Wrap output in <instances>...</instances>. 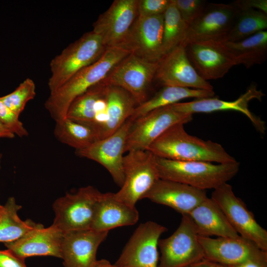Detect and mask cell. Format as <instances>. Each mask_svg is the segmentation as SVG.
<instances>
[{
  "instance_id": "obj_27",
  "label": "cell",
  "mask_w": 267,
  "mask_h": 267,
  "mask_svg": "<svg viewBox=\"0 0 267 267\" xmlns=\"http://www.w3.org/2000/svg\"><path fill=\"white\" fill-rule=\"evenodd\" d=\"M223 42L234 58L237 65L242 64L249 68L263 64L267 59V30L238 42Z\"/></svg>"
},
{
  "instance_id": "obj_6",
  "label": "cell",
  "mask_w": 267,
  "mask_h": 267,
  "mask_svg": "<svg viewBox=\"0 0 267 267\" xmlns=\"http://www.w3.org/2000/svg\"><path fill=\"white\" fill-rule=\"evenodd\" d=\"M101 193L89 185L58 198L53 204L55 218L52 224L63 232L91 229Z\"/></svg>"
},
{
  "instance_id": "obj_18",
  "label": "cell",
  "mask_w": 267,
  "mask_h": 267,
  "mask_svg": "<svg viewBox=\"0 0 267 267\" xmlns=\"http://www.w3.org/2000/svg\"><path fill=\"white\" fill-rule=\"evenodd\" d=\"M265 94L253 84L245 93L233 101H225L211 97L195 99L191 101L178 102L170 105L174 110L186 114L209 113L216 111L233 110L244 114L261 134L266 131V124L249 109V103L253 99L261 101Z\"/></svg>"
},
{
  "instance_id": "obj_41",
  "label": "cell",
  "mask_w": 267,
  "mask_h": 267,
  "mask_svg": "<svg viewBox=\"0 0 267 267\" xmlns=\"http://www.w3.org/2000/svg\"><path fill=\"white\" fill-rule=\"evenodd\" d=\"M94 267H119L106 259L97 260Z\"/></svg>"
},
{
  "instance_id": "obj_26",
  "label": "cell",
  "mask_w": 267,
  "mask_h": 267,
  "mask_svg": "<svg viewBox=\"0 0 267 267\" xmlns=\"http://www.w3.org/2000/svg\"><path fill=\"white\" fill-rule=\"evenodd\" d=\"M214 95L213 90L164 86L153 97L137 105L130 119L134 121L155 109L179 102L185 98H207Z\"/></svg>"
},
{
  "instance_id": "obj_7",
  "label": "cell",
  "mask_w": 267,
  "mask_h": 267,
  "mask_svg": "<svg viewBox=\"0 0 267 267\" xmlns=\"http://www.w3.org/2000/svg\"><path fill=\"white\" fill-rule=\"evenodd\" d=\"M198 235L189 216L182 215L176 230L158 241L161 256L158 267H185L204 258Z\"/></svg>"
},
{
  "instance_id": "obj_15",
  "label": "cell",
  "mask_w": 267,
  "mask_h": 267,
  "mask_svg": "<svg viewBox=\"0 0 267 267\" xmlns=\"http://www.w3.org/2000/svg\"><path fill=\"white\" fill-rule=\"evenodd\" d=\"M163 14L138 15L121 46L147 61L157 62L163 57Z\"/></svg>"
},
{
  "instance_id": "obj_23",
  "label": "cell",
  "mask_w": 267,
  "mask_h": 267,
  "mask_svg": "<svg viewBox=\"0 0 267 267\" xmlns=\"http://www.w3.org/2000/svg\"><path fill=\"white\" fill-rule=\"evenodd\" d=\"M139 219L135 208L117 199L115 193H102L98 201L91 229L109 231L119 226L132 225Z\"/></svg>"
},
{
  "instance_id": "obj_11",
  "label": "cell",
  "mask_w": 267,
  "mask_h": 267,
  "mask_svg": "<svg viewBox=\"0 0 267 267\" xmlns=\"http://www.w3.org/2000/svg\"><path fill=\"white\" fill-rule=\"evenodd\" d=\"M158 63L131 53L112 70L103 82L125 90L138 105L147 100V91L155 78Z\"/></svg>"
},
{
  "instance_id": "obj_8",
  "label": "cell",
  "mask_w": 267,
  "mask_h": 267,
  "mask_svg": "<svg viewBox=\"0 0 267 267\" xmlns=\"http://www.w3.org/2000/svg\"><path fill=\"white\" fill-rule=\"evenodd\" d=\"M211 198L240 236L267 252V231L257 222L242 200L235 195L230 184L225 183L214 189Z\"/></svg>"
},
{
  "instance_id": "obj_19",
  "label": "cell",
  "mask_w": 267,
  "mask_h": 267,
  "mask_svg": "<svg viewBox=\"0 0 267 267\" xmlns=\"http://www.w3.org/2000/svg\"><path fill=\"white\" fill-rule=\"evenodd\" d=\"M138 0H115L93 24L106 48L120 45L136 18Z\"/></svg>"
},
{
  "instance_id": "obj_36",
  "label": "cell",
  "mask_w": 267,
  "mask_h": 267,
  "mask_svg": "<svg viewBox=\"0 0 267 267\" xmlns=\"http://www.w3.org/2000/svg\"><path fill=\"white\" fill-rule=\"evenodd\" d=\"M171 0H138V15L150 16L163 14Z\"/></svg>"
},
{
  "instance_id": "obj_20",
  "label": "cell",
  "mask_w": 267,
  "mask_h": 267,
  "mask_svg": "<svg viewBox=\"0 0 267 267\" xmlns=\"http://www.w3.org/2000/svg\"><path fill=\"white\" fill-rule=\"evenodd\" d=\"M109 231L91 229L63 232L61 253L65 267H94L100 244Z\"/></svg>"
},
{
  "instance_id": "obj_32",
  "label": "cell",
  "mask_w": 267,
  "mask_h": 267,
  "mask_svg": "<svg viewBox=\"0 0 267 267\" xmlns=\"http://www.w3.org/2000/svg\"><path fill=\"white\" fill-rule=\"evenodd\" d=\"M163 56L182 44L187 28L173 0L163 14Z\"/></svg>"
},
{
  "instance_id": "obj_5",
  "label": "cell",
  "mask_w": 267,
  "mask_h": 267,
  "mask_svg": "<svg viewBox=\"0 0 267 267\" xmlns=\"http://www.w3.org/2000/svg\"><path fill=\"white\" fill-rule=\"evenodd\" d=\"M124 180L115 193L119 201L134 207L160 178L156 156L148 150H132L124 156Z\"/></svg>"
},
{
  "instance_id": "obj_21",
  "label": "cell",
  "mask_w": 267,
  "mask_h": 267,
  "mask_svg": "<svg viewBox=\"0 0 267 267\" xmlns=\"http://www.w3.org/2000/svg\"><path fill=\"white\" fill-rule=\"evenodd\" d=\"M207 197L205 190L159 178L142 199L170 207L182 215H188Z\"/></svg>"
},
{
  "instance_id": "obj_28",
  "label": "cell",
  "mask_w": 267,
  "mask_h": 267,
  "mask_svg": "<svg viewBox=\"0 0 267 267\" xmlns=\"http://www.w3.org/2000/svg\"><path fill=\"white\" fill-rule=\"evenodd\" d=\"M21 207L13 197L8 198L3 206L0 212V242L15 241L41 224L30 220H21L18 215Z\"/></svg>"
},
{
  "instance_id": "obj_35",
  "label": "cell",
  "mask_w": 267,
  "mask_h": 267,
  "mask_svg": "<svg viewBox=\"0 0 267 267\" xmlns=\"http://www.w3.org/2000/svg\"><path fill=\"white\" fill-rule=\"evenodd\" d=\"M0 120L15 134L22 137L28 135V132L19 120V116L13 113L0 100Z\"/></svg>"
},
{
  "instance_id": "obj_22",
  "label": "cell",
  "mask_w": 267,
  "mask_h": 267,
  "mask_svg": "<svg viewBox=\"0 0 267 267\" xmlns=\"http://www.w3.org/2000/svg\"><path fill=\"white\" fill-rule=\"evenodd\" d=\"M63 232L52 224H42L29 231L20 238L4 243L7 249L18 257L49 256L61 258V247Z\"/></svg>"
},
{
  "instance_id": "obj_29",
  "label": "cell",
  "mask_w": 267,
  "mask_h": 267,
  "mask_svg": "<svg viewBox=\"0 0 267 267\" xmlns=\"http://www.w3.org/2000/svg\"><path fill=\"white\" fill-rule=\"evenodd\" d=\"M54 134L59 141L76 151L86 148L99 139L92 128L68 118L56 122Z\"/></svg>"
},
{
  "instance_id": "obj_17",
  "label": "cell",
  "mask_w": 267,
  "mask_h": 267,
  "mask_svg": "<svg viewBox=\"0 0 267 267\" xmlns=\"http://www.w3.org/2000/svg\"><path fill=\"white\" fill-rule=\"evenodd\" d=\"M155 78L164 86L213 90L211 84L196 72L187 55L185 46L179 45L158 61Z\"/></svg>"
},
{
  "instance_id": "obj_1",
  "label": "cell",
  "mask_w": 267,
  "mask_h": 267,
  "mask_svg": "<svg viewBox=\"0 0 267 267\" xmlns=\"http://www.w3.org/2000/svg\"><path fill=\"white\" fill-rule=\"evenodd\" d=\"M131 53L121 45L106 48L97 60L79 71L50 93L44 107L51 118L55 122L66 118L72 101L92 86L103 81L112 70Z\"/></svg>"
},
{
  "instance_id": "obj_40",
  "label": "cell",
  "mask_w": 267,
  "mask_h": 267,
  "mask_svg": "<svg viewBox=\"0 0 267 267\" xmlns=\"http://www.w3.org/2000/svg\"><path fill=\"white\" fill-rule=\"evenodd\" d=\"M15 134L0 120V138H12Z\"/></svg>"
},
{
  "instance_id": "obj_3",
  "label": "cell",
  "mask_w": 267,
  "mask_h": 267,
  "mask_svg": "<svg viewBox=\"0 0 267 267\" xmlns=\"http://www.w3.org/2000/svg\"><path fill=\"white\" fill-rule=\"evenodd\" d=\"M159 178L205 190L227 183L238 172L240 163L214 164L204 161H181L156 157Z\"/></svg>"
},
{
  "instance_id": "obj_4",
  "label": "cell",
  "mask_w": 267,
  "mask_h": 267,
  "mask_svg": "<svg viewBox=\"0 0 267 267\" xmlns=\"http://www.w3.org/2000/svg\"><path fill=\"white\" fill-rule=\"evenodd\" d=\"M106 47L100 37L92 31L84 34L50 61L48 81L50 93L56 91L72 77L97 60Z\"/></svg>"
},
{
  "instance_id": "obj_25",
  "label": "cell",
  "mask_w": 267,
  "mask_h": 267,
  "mask_svg": "<svg viewBox=\"0 0 267 267\" xmlns=\"http://www.w3.org/2000/svg\"><path fill=\"white\" fill-rule=\"evenodd\" d=\"M106 120L101 127L99 139L116 131L131 116L137 104L133 97L123 89L107 85L106 94Z\"/></svg>"
},
{
  "instance_id": "obj_43",
  "label": "cell",
  "mask_w": 267,
  "mask_h": 267,
  "mask_svg": "<svg viewBox=\"0 0 267 267\" xmlns=\"http://www.w3.org/2000/svg\"><path fill=\"white\" fill-rule=\"evenodd\" d=\"M3 206L0 205V212L2 210Z\"/></svg>"
},
{
  "instance_id": "obj_12",
  "label": "cell",
  "mask_w": 267,
  "mask_h": 267,
  "mask_svg": "<svg viewBox=\"0 0 267 267\" xmlns=\"http://www.w3.org/2000/svg\"><path fill=\"white\" fill-rule=\"evenodd\" d=\"M167 228L148 221L136 228L115 265L119 267H158V243Z\"/></svg>"
},
{
  "instance_id": "obj_33",
  "label": "cell",
  "mask_w": 267,
  "mask_h": 267,
  "mask_svg": "<svg viewBox=\"0 0 267 267\" xmlns=\"http://www.w3.org/2000/svg\"><path fill=\"white\" fill-rule=\"evenodd\" d=\"M35 95V84L33 80L28 78L21 83L13 91L0 97V100L19 116L27 103L34 99Z\"/></svg>"
},
{
  "instance_id": "obj_39",
  "label": "cell",
  "mask_w": 267,
  "mask_h": 267,
  "mask_svg": "<svg viewBox=\"0 0 267 267\" xmlns=\"http://www.w3.org/2000/svg\"><path fill=\"white\" fill-rule=\"evenodd\" d=\"M185 267H229L228 266L216 263L203 258L196 262Z\"/></svg>"
},
{
  "instance_id": "obj_42",
  "label": "cell",
  "mask_w": 267,
  "mask_h": 267,
  "mask_svg": "<svg viewBox=\"0 0 267 267\" xmlns=\"http://www.w3.org/2000/svg\"><path fill=\"white\" fill-rule=\"evenodd\" d=\"M229 267H264L262 265L253 262H248L234 266Z\"/></svg>"
},
{
  "instance_id": "obj_30",
  "label": "cell",
  "mask_w": 267,
  "mask_h": 267,
  "mask_svg": "<svg viewBox=\"0 0 267 267\" xmlns=\"http://www.w3.org/2000/svg\"><path fill=\"white\" fill-rule=\"evenodd\" d=\"M224 41L243 40L267 29V14L254 9L238 10Z\"/></svg>"
},
{
  "instance_id": "obj_16",
  "label": "cell",
  "mask_w": 267,
  "mask_h": 267,
  "mask_svg": "<svg viewBox=\"0 0 267 267\" xmlns=\"http://www.w3.org/2000/svg\"><path fill=\"white\" fill-rule=\"evenodd\" d=\"M237 10L231 3L207 2L202 13L188 28L181 45L185 46L199 41H224Z\"/></svg>"
},
{
  "instance_id": "obj_34",
  "label": "cell",
  "mask_w": 267,
  "mask_h": 267,
  "mask_svg": "<svg viewBox=\"0 0 267 267\" xmlns=\"http://www.w3.org/2000/svg\"><path fill=\"white\" fill-rule=\"evenodd\" d=\"M187 29L198 18L207 2L203 0H173Z\"/></svg>"
},
{
  "instance_id": "obj_9",
  "label": "cell",
  "mask_w": 267,
  "mask_h": 267,
  "mask_svg": "<svg viewBox=\"0 0 267 267\" xmlns=\"http://www.w3.org/2000/svg\"><path fill=\"white\" fill-rule=\"evenodd\" d=\"M192 114L177 111L170 105L155 109L133 121L125 147V152L147 150L166 130L177 124L190 122Z\"/></svg>"
},
{
  "instance_id": "obj_24",
  "label": "cell",
  "mask_w": 267,
  "mask_h": 267,
  "mask_svg": "<svg viewBox=\"0 0 267 267\" xmlns=\"http://www.w3.org/2000/svg\"><path fill=\"white\" fill-rule=\"evenodd\" d=\"M191 219L198 235L236 238L239 236L228 221L219 206L207 197L190 211Z\"/></svg>"
},
{
  "instance_id": "obj_38",
  "label": "cell",
  "mask_w": 267,
  "mask_h": 267,
  "mask_svg": "<svg viewBox=\"0 0 267 267\" xmlns=\"http://www.w3.org/2000/svg\"><path fill=\"white\" fill-rule=\"evenodd\" d=\"M231 4L238 10L254 9L267 14V0H238Z\"/></svg>"
},
{
  "instance_id": "obj_44",
  "label": "cell",
  "mask_w": 267,
  "mask_h": 267,
  "mask_svg": "<svg viewBox=\"0 0 267 267\" xmlns=\"http://www.w3.org/2000/svg\"><path fill=\"white\" fill-rule=\"evenodd\" d=\"M1 154H0V162H1Z\"/></svg>"
},
{
  "instance_id": "obj_10",
  "label": "cell",
  "mask_w": 267,
  "mask_h": 267,
  "mask_svg": "<svg viewBox=\"0 0 267 267\" xmlns=\"http://www.w3.org/2000/svg\"><path fill=\"white\" fill-rule=\"evenodd\" d=\"M198 239L206 259L227 266L253 262L267 267V252L240 235L216 238L198 235Z\"/></svg>"
},
{
  "instance_id": "obj_37",
  "label": "cell",
  "mask_w": 267,
  "mask_h": 267,
  "mask_svg": "<svg viewBox=\"0 0 267 267\" xmlns=\"http://www.w3.org/2000/svg\"><path fill=\"white\" fill-rule=\"evenodd\" d=\"M0 267H27L25 260L15 255L8 249L0 250Z\"/></svg>"
},
{
  "instance_id": "obj_31",
  "label": "cell",
  "mask_w": 267,
  "mask_h": 267,
  "mask_svg": "<svg viewBox=\"0 0 267 267\" xmlns=\"http://www.w3.org/2000/svg\"><path fill=\"white\" fill-rule=\"evenodd\" d=\"M107 86L103 81L77 97L69 107L66 118L92 128L95 103L105 94Z\"/></svg>"
},
{
  "instance_id": "obj_13",
  "label": "cell",
  "mask_w": 267,
  "mask_h": 267,
  "mask_svg": "<svg viewBox=\"0 0 267 267\" xmlns=\"http://www.w3.org/2000/svg\"><path fill=\"white\" fill-rule=\"evenodd\" d=\"M185 48L195 71L207 81L222 78L232 67L237 65L223 41L192 42L187 44Z\"/></svg>"
},
{
  "instance_id": "obj_2",
  "label": "cell",
  "mask_w": 267,
  "mask_h": 267,
  "mask_svg": "<svg viewBox=\"0 0 267 267\" xmlns=\"http://www.w3.org/2000/svg\"><path fill=\"white\" fill-rule=\"evenodd\" d=\"M147 150L156 157L181 161H204L218 164L236 162L217 142L188 134L183 124H176L157 138Z\"/></svg>"
},
{
  "instance_id": "obj_14",
  "label": "cell",
  "mask_w": 267,
  "mask_h": 267,
  "mask_svg": "<svg viewBox=\"0 0 267 267\" xmlns=\"http://www.w3.org/2000/svg\"><path fill=\"white\" fill-rule=\"evenodd\" d=\"M133 122L129 118L112 134L98 139L86 148L76 151L78 156L95 161L103 166L120 187L124 180L123 154Z\"/></svg>"
}]
</instances>
